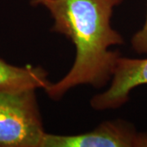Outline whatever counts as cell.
Returning a JSON list of instances; mask_svg holds the SVG:
<instances>
[{
    "label": "cell",
    "mask_w": 147,
    "mask_h": 147,
    "mask_svg": "<svg viewBox=\"0 0 147 147\" xmlns=\"http://www.w3.org/2000/svg\"><path fill=\"white\" fill-rule=\"evenodd\" d=\"M123 0H31L33 6H42L54 20L52 31L61 34L73 42L76 57L71 69L57 83L44 89L53 100H59L76 86L88 84L100 88L112 79L119 51L114 45L124 42L111 26L115 7Z\"/></svg>",
    "instance_id": "6da1fadb"
},
{
    "label": "cell",
    "mask_w": 147,
    "mask_h": 147,
    "mask_svg": "<svg viewBox=\"0 0 147 147\" xmlns=\"http://www.w3.org/2000/svg\"><path fill=\"white\" fill-rule=\"evenodd\" d=\"M45 133L35 90L0 92V147H42Z\"/></svg>",
    "instance_id": "7a4b0ae2"
},
{
    "label": "cell",
    "mask_w": 147,
    "mask_h": 147,
    "mask_svg": "<svg viewBox=\"0 0 147 147\" xmlns=\"http://www.w3.org/2000/svg\"><path fill=\"white\" fill-rule=\"evenodd\" d=\"M42 147H147V131H138L122 119L106 121L79 135L45 133Z\"/></svg>",
    "instance_id": "3957f363"
},
{
    "label": "cell",
    "mask_w": 147,
    "mask_h": 147,
    "mask_svg": "<svg viewBox=\"0 0 147 147\" xmlns=\"http://www.w3.org/2000/svg\"><path fill=\"white\" fill-rule=\"evenodd\" d=\"M110 88L94 96L90 105L96 110L117 109L129 99L133 88L147 84V58L119 57L112 76Z\"/></svg>",
    "instance_id": "277c9868"
},
{
    "label": "cell",
    "mask_w": 147,
    "mask_h": 147,
    "mask_svg": "<svg viewBox=\"0 0 147 147\" xmlns=\"http://www.w3.org/2000/svg\"><path fill=\"white\" fill-rule=\"evenodd\" d=\"M47 74L40 66H16L0 57V92L45 89L50 84Z\"/></svg>",
    "instance_id": "5b68a950"
},
{
    "label": "cell",
    "mask_w": 147,
    "mask_h": 147,
    "mask_svg": "<svg viewBox=\"0 0 147 147\" xmlns=\"http://www.w3.org/2000/svg\"><path fill=\"white\" fill-rule=\"evenodd\" d=\"M131 43V47L136 53L147 55V11L146 19L144 26L132 36Z\"/></svg>",
    "instance_id": "8992f818"
}]
</instances>
